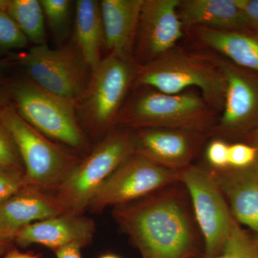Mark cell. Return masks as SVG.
Wrapping results in <instances>:
<instances>
[{
  "instance_id": "cell-1",
  "label": "cell",
  "mask_w": 258,
  "mask_h": 258,
  "mask_svg": "<svg viewBox=\"0 0 258 258\" xmlns=\"http://www.w3.org/2000/svg\"><path fill=\"white\" fill-rule=\"evenodd\" d=\"M114 216L144 258H186L191 252L192 226L181 202L172 193L116 207Z\"/></svg>"
},
{
  "instance_id": "cell-2",
  "label": "cell",
  "mask_w": 258,
  "mask_h": 258,
  "mask_svg": "<svg viewBox=\"0 0 258 258\" xmlns=\"http://www.w3.org/2000/svg\"><path fill=\"white\" fill-rule=\"evenodd\" d=\"M125 103L117 120L123 128L177 129L207 134L217 124V111L198 90L167 94L149 88Z\"/></svg>"
},
{
  "instance_id": "cell-3",
  "label": "cell",
  "mask_w": 258,
  "mask_h": 258,
  "mask_svg": "<svg viewBox=\"0 0 258 258\" xmlns=\"http://www.w3.org/2000/svg\"><path fill=\"white\" fill-rule=\"evenodd\" d=\"M133 87L152 88L167 94L198 90L215 111L221 113L227 83L211 56L175 47L152 62L138 66Z\"/></svg>"
},
{
  "instance_id": "cell-4",
  "label": "cell",
  "mask_w": 258,
  "mask_h": 258,
  "mask_svg": "<svg viewBox=\"0 0 258 258\" xmlns=\"http://www.w3.org/2000/svg\"><path fill=\"white\" fill-rule=\"evenodd\" d=\"M135 153L134 134L110 132L88 157L76 163L57 188V200L66 211L81 214L102 185Z\"/></svg>"
},
{
  "instance_id": "cell-5",
  "label": "cell",
  "mask_w": 258,
  "mask_h": 258,
  "mask_svg": "<svg viewBox=\"0 0 258 258\" xmlns=\"http://www.w3.org/2000/svg\"><path fill=\"white\" fill-rule=\"evenodd\" d=\"M137 70L135 60L108 54L91 72L87 88L76 102V111L95 133H103L117 123Z\"/></svg>"
},
{
  "instance_id": "cell-6",
  "label": "cell",
  "mask_w": 258,
  "mask_h": 258,
  "mask_svg": "<svg viewBox=\"0 0 258 258\" xmlns=\"http://www.w3.org/2000/svg\"><path fill=\"white\" fill-rule=\"evenodd\" d=\"M0 123L13 139L22 158L29 186L57 189L77 163L75 157L34 128L8 105L0 110Z\"/></svg>"
},
{
  "instance_id": "cell-7",
  "label": "cell",
  "mask_w": 258,
  "mask_h": 258,
  "mask_svg": "<svg viewBox=\"0 0 258 258\" xmlns=\"http://www.w3.org/2000/svg\"><path fill=\"white\" fill-rule=\"evenodd\" d=\"M10 94L18 114L40 133L74 149L86 147L76 102L48 92L30 79L15 83Z\"/></svg>"
},
{
  "instance_id": "cell-8",
  "label": "cell",
  "mask_w": 258,
  "mask_h": 258,
  "mask_svg": "<svg viewBox=\"0 0 258 258\" xmlns=\"http://www.w3.org/2000/svg\"><path fill=\"white\" fill-rule=\"evenodd\" d=\"M20 61L32 82L52 94L76 103L91 79L87 72L89 69L76 46L51 49L46 44L37 45Z\"/></svg>"
},
{
  "instance_id": "cell-9",
  "label": "cell",
  "mask_w": 258,
  "mask_h": 258,
  "mask_svg": "<svg viewBox=\"0 0 258 258\" xmlns=\"http://www.w3.org/2000/svg\"><path fill=\"white\" fill-rule=\"evenodd\" d=\"M181 181L191 197L195 217L205 241L208 257L221 252L234 218L224 195L208 171L190 165L180 171Z\"/></svg>"
},
{
  "instance_id": "cell-10",
  "label": "cell",
  "mask_w": 258,
  "mask_h": 258,
  "mask_svg": "<svg viewBox=\"0 0 258 258\" xmlns=\"http://www.w3.org/2000/svg\"><path fill=\"white\" fill-rule=\"evenodd\" d=\"M179 174L134 153L102 185L88 208L125 205L179 181Z\"/></svg>"
},
{
  "instance_id": "cell-11",
  "label": "cell",
  "mask_w": 258,
  "mask_h": 258,
  "mask_svg": "<svg viewBox=\"0 0 258 258\" xmlns=\"http://www.w3.org/2000/svg\"><path fill=\"white\" fill-rule=\"evenodd\" d=\"M210 54L225 78V103L212 132L227 137L250 135L258 127V74Z\"/></svg>"
},
{
  "instance_id": "cell-12",
  "label": "cell",
  "mask_w": 258,
  "mask_h": 258,
  "mask_svg": "<svg viewBox=\"0 0 258 258\" xmlns=\"http://www.w3.org/2000/svg\"><path fill=\"white\" fill-rule=\"evenodd\" d=\"M180 0H144L134 45L138 66L159 58L176 47L184 35L178 15Z\"/></svg>"
},
{
  "instance_id": "cell-13",
  "label": "cell",
  "mask_w": 258,
  "mask_h": 258,
  "mask_svg": "<svg viewBox=\"0 0 258 258\" xmlns=\"http://www.w3.org/2000/svg\"><path fill=\"white\" fill-rule=\"evenodd\" d=\"M134 134L135 153L158 165L176 171L191 165L207 135L162 128L139 129Z\"/></svg>"
},
{
  "instance_id": "cell-14",
  "label": "cell",
  "mask_w": 258,
  "mask_h": 258,
  "mask_svg": "<svg viewBox=\"0 0 258 258\" xmlns=\"http://www.w3.org/2000/svg\"><path fill=\"white\" fill-rule=\"evenodd\" d=\"M94 230L92 220L67 212L23 227L14 239L21 246L39 244L56 251L71 244H89Z\"/></svg>"
},
{
  "instance_id": "cell-15",
  "label": "cell",
  "mask_w": 258,
  "mask_h": 258,
  "mask_svg": "<svg viewBox=\"0 0 258 258\" xmlns=\"http://www.w3.org/2000/svg\"><path fill=\"white\" fill-rule=\"evenodd\" d=\"M41 190L27 186L0 204V234L5 239L14 238L26 226L67 212L57 198Z\"/></svg>"
},
{
  "instance_id": "cell-16",
  "label": "cell",
  "mask_w": 258,
  "mask_h": 258,
  "mask_svg": "<svg viewBox=\"0 0 258 258\" xmlns=\"http://www.w3.org/2000/svg\"><path fill=\"white\" fill-rule=\"evenodd\" d=\"M143 3L144 0L100 2L103 47L108 54L134 60V45Z\"/></svg>"
},
{
  "instance_id": "cell-17",
  "label": "cell",
  "mask_w": 258,
  "mask_h": 258,
  "mask_svg": "<svg viewBox=\"0 0 258 258\" xmlns=\"http://www.w3.org/2000/svg\"><path fill=\"white\" fill-rule=\"evenodd\" d=\"M210 173L228 199L235 220L258 235V160L243 169L229 167Z\"/></svg>"
},
{
  "instance_id": "cell-18",
  "label": "cell",
  "mask_w": 258,
  "mask_h": 258,
  "mask_svg": "<svg viewBox=\"0 0 258 258\" xmlns=\"http://www.w3.org/2000/svg\"><path fill=\"white\" fill-rule=\"evenodd\" d=\"M177 10L184 27L250 30L236 0H180Z\"/></svg>"
},
{
  "instance_id": "cell-19",
  "label": "cell",
  "mask_w": 258,
  "mask_h": 258,
  "mask_svg": "<svg viewBox=\"0 0 258 258\" xmlns=\"http://www.w3.org/2000/svg\"><path fill=\"white\" fill-rule=\"evenodd\" d=\"M200 43L234 64L258 74V34L250 30L193 28Z\"/></svg>"
},
{
  "instance_id": "cell-20",
  "label": "cell",
  "mask_w": 258,
  "mask_h": 258,
  "mask_svg": "<svg viewBox=\"0 0 258 258\" xmlns=\"http://www.w3.org/2000/svg\"><path fill=\"white\" fill-rule=\"evenodd\" d=\"M75 25L76 47L91 74L102 60L104 40L100 2L78 0Z\"/></svg>"
},
{
  "instance_id": "cell-21",
  "label": "cell",
  "mask_w": 258,
  "mask_h": 258,
  "mask_svg": "<svg viewBox=\"0 0 258 258\" xmlns=\"http://www.w3.org/2000/svg\"><path fill=\"white\" fill-rule=\"evenodd\" d=\"M8 15L22 32L35 46L45 45L46 40L45 15L38 0H11Z\"/></svg>"
},
{
  "instance_id": "cell-22",
  "label": "cell",
  "mask_w": 258,
  "mask_h": 258,
  "mask_svg": "<svg viewBox=\"0 0 258 258\" xmlns=\"http://www.w3.org/2000/svg\"><path fill=\"white\" fill-rule=\"evenodd\" d=\"M205 258H258V239L249 235L235 219L221 252Z\"/></svg>"
},
{
  "instance_id": "cell-23",
  "label": "cell",
  "mask_w": 258,
  "mask_h": 258,
  "mask_svg": "<svg viewBox=\"0 0 258 258\" xmlns=\"http://www.w3.org/2000/svg\"><path fill=\"white\" fill-rule=\"evenodd\" d=\"M44 15L49 27L56 37L62 36L69 24L71 1L40 0Z\"/></svg>"
},
{
  "instance_id": "cell-24",
  "label": "cell",
  "mask_w": 258,
  "mask_h": 258,
  "mask_svg": "<svg viewBox=\"0 0 258 258\" xmlns=\"http://www.w3.org/2000/svg\"><path fill=\"white\" fill-rule=\"evenodd\" d=\"M28 40L6 12L0 11V50L24 48Z\"/></svg>"
},
{
  "instance_id": "cell-25",
  "label": "cell",
  "mask_w": 258,
  "mask_h": 258,
  "mask_svg": "<svg viewBox=\"0 0 258 258\" xmlns=\"http://www.w3.org/2000/svg\"><path fill=\"white\" fill-rule=\"evenodd\" d=\"M29 186L18 168L0 165V204Z\"/></svg>"
},
{
  "instance_id": "cell-26",
  "label": "cell",
  "mask_w": 258,
  "mask_h": 258,
  "mask_svg": "<svg viewBox=\"0 0 258 258\" xmlns=\"http://www.w3.org/2000/svg\"><path fill=\"white\" fill-rule=\"evenodd\" d=\"M258 160V149L249 144H230L229 167L243 169L252 166ZM228 167V168H229Z\"/></svg>"
},
{
  "instance_id": "cell-27",
  "label": "cell",
  "mask_w": 258,
  "mask_h": 258,
  "mask_svg": "<svg viewBox=\"0 0 258 258\" xmlns=\"http://www.w3.org/2000/svg\"><path fill=\"white\" fill-rule=\"evenodd\" d=\"M229 149L230 144L222 139L212 140L208 144L205 152L207 161L215 169H224L229 167Z\"/></svg>"
},
{
  "instance_id": "cell-28",
  "label": "cell",
  "mask_w": 258,
  "mask_h": 258,
  "mask_svg": "<svg viewBox=\"0 0 258 258\" xmlns=\"http://www.w3.org/2000/svg\"><path fill=\"white\" fill-rule=\"evenodd\" d=\"M0 165L18 168L19 153L8 131L0 123Z\"/></svg>"
},
{
  "instance_id": "cell-29",
  "label": "cell",
  "mask_w": 258,
  "mask_h": 258,
  "mask_svg": "<svg viewBox=\"0 0 258 258\" xmlns=\"http://www.w3.org/2000/svg\"><path fill=\"white\" fill-rule=\"evenodd\" d=\"M81 246L71 244L55 251L57 258H82L81 254Z\"/></svg>"
},
{
  "instance_id": "cell-30",
  "label": "cell",
  "mask_w": 258,
  "mask_h": 258,
  "mask_svg": "<svg viewBox=\"0 0 258 258\" xmlns=\"http://www.w3.org/2000/svg\"><path fill=\"white\" fill-rule=\"evenodd\" d=\"M248 19L251 28L258 34V1L254 2L249 8Z\"/></svg>"
},
{
  "instance_id": "cell-31",
  "label": "cell",
  "mask_w": 258,
  "mask_h": 258,
  "mask_svg": "<svg viewBox=\"0 0 258 258\" xmlns=\"http://www.w3.org/2000/svg\"><path fill=\"white\" fill-rule=\"evenodd\" d=\"M10 93L5 88L0 86V110L8 105Z\"/></svg>"
},
{
  "instance_id": "cell-32",
  "label": "cell",
  "mask_w": 258,
  "mask_h": 258,
  "mask_svg": "<svg viewBox=\"0 0 258 258\" xmlns=\"http://www.w3.org/2000/svg\"><path fill=\"white\" fill-rule=\"evenodd\" d=\"M5 258H38L33 254L28 253H23V252H19V251L13 250L10 252L9 253L5 256Z\"/></svg>"
},
{
  "instance_id": "cell-33",
  "label": "cell",
  "mask_w": 258,
  "mask_h": 258,
  "mask_svg": "<svg viewBox=\"0 0 258 258\" xmlns=\"http://www.w3.org/2000/svg\"><path fill=\"white\" fill-rule=\"evenodd\" d=\"M249 144L258 149V127L248 137Z\"/></svg>"
},
{
  "instance_id": "cell-34",
  "label": "cell",
  "mask_w": 258,
  "mask_h": 258,
  "mask_svg": "<svg viewBox=\"0 0 258 258\" xmlns=\"http://www.w3.org/2000/svg\"><path fill=\"white\" fill-rule=\"evenodd\" d=\"M11 0H0V11L8 12Z\"/></svg>"
},
{
  "instance_id": "cell-35",
  "label": "cell",
  "mask_w": 258,
  "mask_h": 258,
  "mask_svg": "<svg viewBox=\"0 0 258 258\" xmlns=\"http://www.w3.org/2000/svg\"><path fill=\"white\" fill-rule=\"evenodd\" d=\"M5 69V64L0 61V81H1L2 79H3V75H4Z\"/></svg>"
},
{
  "instance_id": "cell-36",
  "label": "cell",
  "mask_w": 258,
  "mask_h": 258,
  "mask_svg": "<svg viewBox=\"0 0 258 258\" xmlns=\"http://www.w3.org/2000/svg\"><path fill=\"white\" fill-rule=\"evenodd\" d=\"M7 241H8V240L5 239V237L0 234V249L3 248L5 244H6Z\"/></svg>"
},
{
  "instance_id": "cell-37",
  "label": "cell",
  "mask_w": 258,
  "mask_h": 258,
  "mask_svg": "<svg viewBox=\"0 0 258 258\" xmlns=\"http://www.w3.org/2000/svg\"><path fill=\"white\" fill-rule=\"evenodd\" d=\"M99 258H120L118 257V256L115 255V254H103V255L101 256Z\"/></svg>"
}]
</instances>
